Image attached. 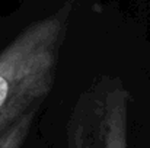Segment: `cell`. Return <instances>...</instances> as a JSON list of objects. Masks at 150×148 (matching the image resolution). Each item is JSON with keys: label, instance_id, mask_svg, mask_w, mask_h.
Masks as SVG:
<instances>
[{"label": "cell", "instance_id": "obj_1", "mask_svg": "<svg viewBox=\"0 0 150 148\" xmlns=\"http://www.w3.org/2000/svg\"><path fill=\"white\" fill-rule=\"evenodd\" d=\"M64 29L63 13L48 16L25 28L0 52V135L48 96Z\"/></svg>", "mask_w": 150, "mask_h": 148}, {"label": "cell", "instance_id": "obj_2", "mask_svg": "<svg viewBox=\"0 0 150 148\" xmlns=\"http://www.w3.org/2000/svg\"><path fill=\"white\" fill-rule=\"evenodd\" d=\"M128 93L105 81L80 99L67 125L69 148H127Z\"/></svg>", "mask_w": 150, "mask_h": 148}, {"label": "cell", "instance_id": "obj_3", "mask_svg": "<svg viewBox=\"0 0 150 148\" xmlns=\"http://www.w3.org/2000/svg\"><path fill=\"white\" fill-rule=\"evenodd\" d=\"M37 113V109L26 112L23 116H21L7 131H4L0 135V148H21L25 142L31 125L34 121V116Z\"/></svg>", "mask_w": 150, "mask_h": 148}, {"label": "cell", "instance_id": "obj_4", "mask_svg": "<svg viewBox=\"0 0 150 148\" xmlns=\"http://www.w3.org/2000/svg\"><path fill=\"white\" fill-rule=\"evenodd\" d=\"M149 148H150V147H149Z\"/></svg>", "mask_w": 150, "mask_h": 148}]
</instances>
